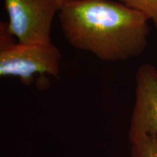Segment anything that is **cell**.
Masks as SVG:
<instances>
[{"label":"cell","instance_id":"cell-1","mask_svg":"<svg viewBox=\"0 0 157 157\" xmlns=\"http://www.w3.org/2000/svg\"><path fill=\"white\" fill-rule=\"evenodd\" d=\"M68 42L107 62L140 56L148 45L149 20L112 0H74L58 12Z\"/></svg>","mask_w":157,"mask_h":157},{"label":"cell","instance_id":"cell-2","mask_svg":"<svg viewBox=\"0 0 157 157\" xmlns=\"http://www.w3.org/2000/svg\"><path fill=\"white\" fill-rule=\"evenodd\" d=\"M60 60V50L52 43H14L0 49V76H16L28 86L36 75L58 77Z\"/></svg>","mask_w":157,"mask_h":157},{"label":"cell","instance_id":"cell-7","mask_svg":"<svg viewBox=\"0 0 157 157\" xmlns=\"http://www.w3.org/2000/svg\"><path fill=\"white\" fill-rule=\"evenodd\" d=\"M57 4V5L58 6L59 9H61L63 6H65L66 5H67V4L71 2L74 1V0H53Z\"/></svg>","mask_w":157,"mask_h":157},{"label":"cell","instance_id":"cell-6","mask_svg":"<svg viewBox=\"0 0 157 157\" xmlns=\"http://www.w3.org/2000/svg\"><path fill=\"white\" fill-rule=\"evenodd\" d=\"M129 8L142 13L157 29V0H117Z\"/></svg>","mask_w":157,"mask_h":157},{"label":"cell","instance_id":"cell-5","mask_svg":"<svg viewBox=\"0 0 157 157\" xmlns=\"http://www.w3.org/2000/svg\"><path fill=\"white\" fill-rule=\"evenodd\" d=\"M132 157H157V140L152 135L129 132Z\"/></svg>","mask_w":157,"mask_h":157},{"label":"cell","instance_id":"cell-3","mask_svg":"<svg viewBox=\"0 0 157 157\" xmlns=\"http://www.w3.org/2000/svg\"><path fill=\"white\" fill-rule=\"evenodd\" d=\"M7 29L23 44H50L51 27L58 6L53 0H4Z\"/></svg>","mask_w":157,"mask_h":157},{"label":"cell","instance_id":"cell-4","mask_svg":"<svg viewBox=\"0 0 157 157\" xmlns=\"http://www.w3.org/2000/svg\"><path fill=\"white\" fill-rule=\"evenodd\" d=\"M129 132L152 135L157 140V69L143 64L135 74V101Z\"/></svg>","mask_w":157,"mask_h":157}]
</instances>
